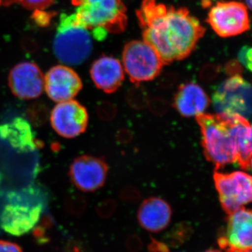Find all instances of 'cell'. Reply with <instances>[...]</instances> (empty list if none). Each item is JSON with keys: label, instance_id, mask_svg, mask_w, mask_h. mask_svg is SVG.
Instances as JSON below:
<instances>
[{"label": "cell", "instance_id": "6da1fadb", "mask_svg": "<svg viewBox=\"0 0 252 252\" xmlns=\"http://www.w3.org/2000/svg\"><path fill=\"white\" fill-rule=\"evenodd\" d=\"M136 14L143 40L157 51L165 64L187 59L205 34V28L187 8L142 0Z\"/></svg>", "mask_w": 252, "mask_h": 252}, {"label": "cell", "instance_id": "7a4b0ae2", "mask_svg": "<svg viewBox=\"0 0 252 252\" xmlns=\"http://www.w3.org/2000/svg\"><path fill=\"white\" fill-rule=\"evenodd\" d=\"M196 120L201 131L204 154L215 170L219 171L237 162L240 135L248 119L238 115L204 113Z\"/></svg>", "mask_w": 252, "mask_h": 252}, {"label": "cell", "instance_id": "3957f363", "mask_svg": "<svg viewBox=\"0 0 252 252\" xmlns=\"http://www.w3.org/2000/svg\"><path fill=\"white\" fill-rule=\"evenodd\" d=\"M77 7L74 22L86 28L97 40L107 33L119 34L127 27L126 8L122 0H72Z\"/></svg>", "mask_w": 252, "mask_h": 252}, {"label": "cell", "instance_id": "277c9868", "mask_svg": "<svg viewBox=\"0 0 252 252\" xmlns=\"http://www.w3.org/2000/svg\"><path fill=\"white\" fill-rule=\"evenodd\" d=\"M0 216V225L15 236L27 234L37 224L46 203L45 193L36 187L12 190Z\"/></svg>", "mask_w": 252, "mask_h": 252}, {"label": "cell", "instance_id": "5b68a950", "mask_svg": "<svg viewBox=\"0 0 252 252\" xmlns=\"http://www.w3.org/2000/svg\"><path fill=\"white\" fill-rule=\"evenodd\" d=\"M53 49L56 58L64 64H82L92 53L91 32L86 28L76 25L72 14H62L54 38Z\"/></svg>", "mask_w": 252, "mask_h": 252}, {"label": "cell", "instance_id": "8992f818", "mask_svg": "<svg viewBox=\"0 0 252 252\" xmlns=\"http://www.w3.org/2000/svg\"><path fill=\"white\" fill-rule=\"evenodd\" d=\"M122 59L124 72L136 84L153 80L165 65L157 51L144 40L126 44Z\"/></svg>", "mask_w": 252, "mask_h": 252}, {"label": "cell", "instance_id": "52a82bcc", "mask_svg": "<svg viewBox=\"0 0 252 252\" xmlns=\"http://www.w3.org/2000/svg\"><path fill=\"white\" fill-rule=\"evenodd\" d=\"M212 99L217 114L238 115L248 120L251 117V85L238 74L220 84Z\"/></svg>", "mask_w": 252, "mask_h": 252}, {"label": "cell", "instance_id": "ba28073f", "mask_svg": "<svg viewBox=\"0 0 252 252\" xmlns=\"http://www.w3.org/2000/svg\"><path fill=\"white\" fill-rule=\"evenodd\" d=\"M214 181L220 205L227 215L251 203L252 177L248 174L241 171L221 173L216 170Z\"/></svg>", "mask_w": 252, "mask_h": 252}, {"label": "cell", "instance_id": "9c48e42d", "mask_svg": "<svg viewBox=\"0 0 252 252\" xmlns=\"http://www.w3.org/2000/svg\"><path fill=\"white\" fill-rule=\"evenodd\" d=\"M207 22L221 37L239 35L250 29L248 7L238 1H217L209 11Z\"/></svg>", "mask_w": 252, "mask_h": 252}, {"label": "cell", "instance_id": "30bf717a", "mask_svg": "<svg viewBox=\"0 0 252 252\" xmlns=\"http://www.w3.org/2000/svg\"><path fill=\"white\" fill-rule=\"evenodd\" d=\"M252 211L245 207L228 215L226 225L218 238L225 252H245L252 250Z\"/></svg>", "mask_w": 252, "mask_h": 252}, {"label": "cell", "instance_id": "8fae6325", "mask_svg": "<svg viewBox=\"0 0 252 252\" xmlns=\"http://www.w3.org/2000/svg\"><path fill=\"white\" fill-rule=\"evenodd\" d=\"M49 118L55 132L67 139L84 133L89 124L87 109L80 102L72 99L55 106Z\"/></svg>", "mask_w": 252, "mask_h": 252}, {"label": "cell", "instance_id": "7c38bea8", "mask_svg": "<svg viewBox=\"0 0 252 252\" xmlns=\"http://www.w3.org/2000/svg\"><path fill=\"white\" fill-rule=\"evenodd\" d=\"M109 167L102 158L84 155L76 158L69 169L73 185L81 191L93 192L103 187Z\"/></svg>", "mask_w": 252, "mask_h": 252}, {"label": "cell", "instance_id": "4fadbf2b", "mask_svg": "<svg viewBox=\"0 0 252 252\" xmlns=\"http://www.w3.org/2000/svg\"><path fill=\"white\" fill-rule=\"evenodd\" d=\"M8 84L11 93L18 98L36 99L44 89V74L34 63H20L10 71Z\"/></svg>", "mask_w": 252, "mask_h": 252}, {"label": "cell", "instance_id": "5bb4252c", "mask_svg": "<svg viewBox=\"0 0 252 252\" xmlns=\"http://www.w3.org/2000/svg\"><path fill=\"white\" fill-rule=\"evenodd\" d=\"M82 87V81L77 73L63 64L51 67L44 77L46 94L56 102L71 100L79 94Z\"/></svg>", "mask_w": 252, "mask_h": 252}, {"label": "cell", "instance_id": "9a60e30c", "mask_svg": "<svg viewBox=\"0 0 252 252\" xmlns=\"http://www.w3.org/2000/svg\"><path fill=\"white\" fill-rule=\"evenodd\" d=\"M91 79L99 90L106 94L117 91L125 78L120 61L112 56H104L94 61L90 69Z\"/></svg>", "mask_w": 252, "mask_h": 252}, {"label": "cell", "instance_id": "2e32d148", "mask_svg": "<svg viewBox=\"0 0 252 252\" xmlns=\"http://www.w3.org/2000/svg\"><path fill=\"white\" fill-rule=\"evenodd\" d=\"M0 139L23 153L33 152L43 145L36 140L30 122L21 117L0 124Z\"/></svg>", "mask_w": 252, "mask_h": 252}, {"label": "cell", "instance_id": "e0dca14e", "mask_svg": "<svg viewBox=\"0 0 252 252\" xmlns=\"http://www.w3.org/2000/svg\"><path fill=\"white\" fill-rule=\"evenodd\" d=\"M210 99L198 84L187 83L179 87L173 105L184 117H196L204 114L210 105Z\"/></svg>", "mask_w": 252, "mask_h": 252}, {"label": "cell", "instance_id": "ac0fdd59", "mask_svg": "<svg viewBox=\"0 0 252 252\" xmlns=\"http://www.w3.org/2000/svg\"><path fill=\"white\" fill-rule=\"evenodd\" d=\"M172 217L171 207L163 199L151 197L141 204L137 220L144 229L158 233L167 228Z\"/></svg>", "mask_w": 252, "mask_h": 252}, {"label": "cell", "instance_id": "d6986e66", "mask_svg": "<svg viewBox=\"0 0 252 252\" xmlns=\"http://www.w3.org/2000/svg\"><path fill=\"white\" fill-rule=\"evenodd\" d=\"M49 106L43 101H35L28 106L26 114L29 122L35 127L46 124L50 117Z\"/></svg>", "mask_w": 252, "mask_h": 252}, {"label": "cell", "instance_id": "ffe728a7", "mask_svg": "<svg viewBox=\"0 0 252 252\" xmlns=\"http://www.w3.org/2000/svg\"><path fill=\"white\" fill-rule=\"evenodd\" d=\"M192 228L187 223H179L169 233V243L172 246H177L185 243L191 235Z\"/></svg>", "mask_w": 252, "mask_h": 252}, {"label": "cell", "instance_id": "44dd1931", "mask_svg": "<svg viewBox=\"0 0 252 252\" xmlns=\"http://www.w3.org/2000/svg\"><path fill=\"white\" fill-rule=\"evenodd\" d=\"M21 3L24 7L31 10H43L47 9L55 2V0H16Z\"/></svg>", "mask_w": 252, "mask_h": 252}, {"label": "cell", "instance_id": "7402d4cb", "mask_svg": "<svg viewBox=\"0 0 252 252\" xmlns=\"http://www.w3.org/2000/svg\"><path fill=\"white\" fill-rule=\"evenodd\" d=\"M126 248L129 252H140L143 248V244L137 235H131L126 239Z\"/></svg>", "mask_w": 252, "mask_h": 252}, {"label": "cell", "instance_id": "603a6c76", "mask_svg": "<svg viewBox=\"0 0 252 252\" xmlns=\"http://www.w3.org/2000/svg\"><path fill=\"white\" fill-rule=\"evenodd\" d=\"M238 59L240 63L245 66L247 69L251 71L252 69V49L249 46H244L240 50L238 54Z\"/></svg>", "mask_w": 252, "mask_h": 252}, {"label": "cell", "instance_id": "cb8c5ba5", "mask_svg": "<svg viewBox=\"0 0 252 252\" xmlns=\"http://www.w3.org/2000/svg\"><path fill=\"white\" fill-rule=\"evenodd\" d=\"M0 252H23V250L17 244L0 240Z\"/></svg>", "mask_w": 252, "mask_h": 252}, {"label": "cell", "instance_id": "d4e9b609", "mask_svg": "<svg viewBox=\"0 0 252 252\" xmlns=\"http://www.w3.org/2000/svg\"><path fill=\"white\" fill-rule=\"evenodd\" d=\"M115 210V204L114 202L109 201L104 203L99 207L98 213L100 216L107 217L111 216Z\"/></svg>", "mask_w": 252, "mask_h": 252}, {"label": "cell", "instance_id": "484cf974", "mask_svg": "<svg viewBox=\"0 0 252 252\" xmlns=\"http://www.w3.org/2000/svg\"><path fill=\"white\" fill-rule=\"evenodd\" d=\"M149 249L152 252H169L167 245L154 240L149 245Z\"/></svg>", "mask_w": 252, "mask_h": 252}, {"label": "cell", "instance_id": "4316f807", "mask_svg": "<svg viewBox=\"0 0 252 252\" xmlns=\"http://www.w3.org/2000/svg\"><path fill=\"white\" fill-rule=\"evenodd\" d=\"M110 106L107 103H102L99 104L98 107H97V113L99 115V117L102 119H107L111 115H112V112H110Z\"/></svg>", "mask_w": 252, "mask_h": 252}, {"label": "cell", "instance_id": "83f0119b", "mask_svg": "<svg viewBox=\"0 0 252 252\" xmlns=\"http://www.w3.org/2000/svg\"><path fill=\"white\" fill-rule=\"evenodd\" d=\"M16 0H0V5H9L15 2Z\"/></svg>", "mask_w": 252, "mask_h": 252}, {"label": "cell", "instance_id": "f1b7e54d", "mask_svg": "<svg viewBox=\"0 0 252 252\" xmlns=\"http://www.w3.org/2000/svg\"><path fill=\"white\" fill-rule=\"evenodd\" d=\"M252 0H247V7L250 8L252 6Z\"/></svg>", "mask_w": 252, "mask_h": 252}, {"label": "cell", "instance_id": "f546056e", "mask_svg": "<svg viewBox=\"0 0 252 252\" xmlns=\"http://www.w3.org/2000/svg\"><path fill=\"white\" fill-rule=\"evenodd\" d=\"M205 252H221L220 251V250H207V251H205Z\"/></svg>", "mask_w": 252, "mask_h": 252}, {"label": "cell", "instance_id": "4dcf8cb0", "mask_svg": "<svg viewBox=\"0 0 252 252\" xmlns=\"http://www.w3.org/2000/svg\"><path fill=\"white\" fill-rule=\"evenodd\" d=\"M252 252V250H248V251H247V252Z\"/></svg>", "mask_w": 252, "mask_h": 252}]
</instances>
